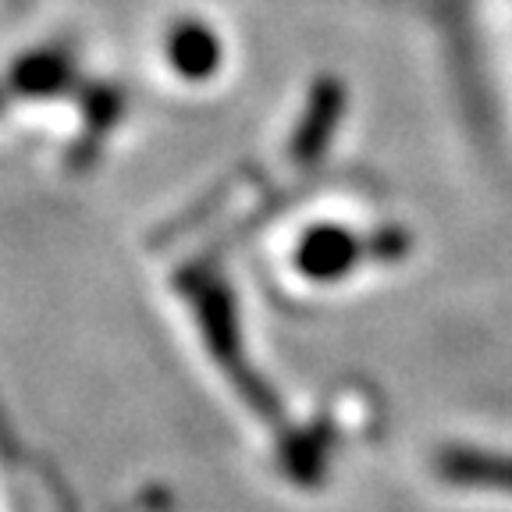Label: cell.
Masks as SVG:
<instances>
[{
    "label": "cell",
    "instance_id": "obj_1",
    "mask_svg": "<svg viewBox=\"0 0 512 512\" xmlns=\"http://www.w3.org/2000/svg\"><path fill=\"white\" fill-rule=\"evenodd\" d=\"M168 54L189 75H207L217 64V47L203 32V25H182V32H175V40H171Z\"/></svg>",
    "mask_w": 512,
    "mask_h": 512
}]
</instances>
